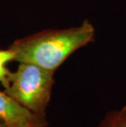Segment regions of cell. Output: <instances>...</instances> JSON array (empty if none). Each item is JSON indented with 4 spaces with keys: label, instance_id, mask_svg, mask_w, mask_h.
<instances>
[{
    "label": "cell",
    "instance_id": "obj_3",
    "mask_svg": "<svg viewBox=\"0 0 126 127\" xmlns=\"http://www.w3.org/2000/svg\"><path fill=\"white\" fill-rule=\"evenodd\" d=\"M0 121L7 127H46L45 118L34 114L12 97L0 91Z\"/></svg>",
    "mask_w": 126,
    "mask_h": 127
},
{
    "label": "cell",
    "instance_id": "obj_6",
    "mask_svg": "<svg viewBox=\"0 0 126 127\" xmlns=\"http://www.w3.org/2000/svg\"><path fill=\"white\" fill-rule=\"evenodd\" d=\"M120 109L123 110V111H125V112H126V103H125V104L124 105V106H123Z\"/></svg>",
    "mask_w": 126,
    "mask_h": 127
},
{
    "label": "cell",
    "instance_id": "obj_1",
    "mask_svg": "<svg viewBox=\"0 0 126 127\" xmlns=\"http://www.w3.org/2000/svg\"><path fill=\"white\" fill-rule=\"evenodd\" d=\"M95 28L85 19L79 26L50 29L19 39L10 46L14 61L33 63L54 71L78 49L94 39Z\"/></svg>",
    "mask_w": 126,
    "mask_h": 127
},
{
    "label": "cell",
    "instance_id": "obj_2",
    "mask_svg": "<svg viewBox=\"0 0 126 127\" xmlns=\"http://www.w3.org/2000/svg\"><path fill=\"white\" fill-rule=\"evenodd\" d=\"M9 87L4 92L39 117L46 119V110L54 85V71L33 63H20L8 75Z\"/></svg>",
    "mask_w": 126,
    "mask_h": 127
},
{
    "label": "cell",
    "instance_id": "obj_4",
    "mask_svg": "<svg viewBox=\"0 0 126 127\" xmlns=\"http://www.w3.org/2000/svg\"><path fill=\"white\" fill-rule=\"evenodd\" d=\"M96 127H126V112L121 109L110 111Z\"/></svg>",
    "mask_w": 126,
    "mask_h": 127
},
{
    "label": "cell",
    "instance_id": "obj_5",
    "mask_svg": "<svg viewBox=\"0 0 126 127\" xmlns=\"http://www.w3.org/2000/svg\"><path fill=\"white\" fill-rule=\"evenodd\" d=\"M14 53L10 48L6 50H0V83L5 90L9 87L10 82L8 75L11 72L6 67V64L10 61H14Z\"/></svg>",
    "mask_w": 126,
    "mask_h": 127
},
{
    "label": "cell",
    "instance_id": "obj_7",
    "mask_svg": "<svg viewBox=\"0 0 126 127\" xmlns=\"http://www.w3.org/2000/svg\"><path fill=\"white\" fill-rule=\"evenodd\" d=\"M0 127H7V126H5L4 124L2 123L1 121H0Z\"/></svg>",
    "mask_w": 126,
    "mask_h": 127
}]
</instances>
